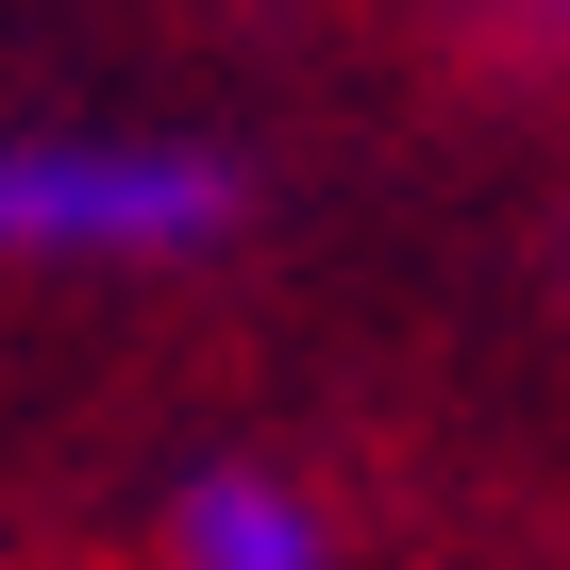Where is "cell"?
Instances as JSON below:
<instances>
[{"mask_svg":"<svg viewBox=\"0 0 570 570\" xmlns=\"http://www.w3.org/2000/svg\"><path fill=\"white\" fill-rule=\"evenodd\" d=\"M235 151L135 118H0V268H185L235 235Z\"/></svg>","mask_w":570,"mask_h":570,"instance_id":"6da1fadb","label":"cell"},{"mask_svg":"<svg viewBox=\"0 0 570 570\" xmlns=\"http://www.w3.org/2000/svg\"><path fill=\"white\" fill-rule=\"evenodd\" d=\"M168 570H353V553H336V520L285 487V470H185Z\"/></svg>","mask_w":570,"mask_h":570,"instance_id":"7a4b0ae2","label":"cell"},{"mask_svg":"<svg viewBox=\"0 0 570 570\" xmlns=\"http://www.w3.org/2000/svg\"><path fill=\"white\" fill-rule=\"evenodd\" d=\"M537 18H570V0H537Z\"/></svg>","mask_w":570,"mask_h":570,"instance_id":"3957f363","label":"cell"}]
</instances>
